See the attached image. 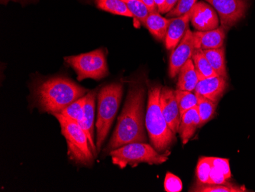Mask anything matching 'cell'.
<instances>
[{
    "label": "cell",
    "instance_id": "cell-1",
    "mask_svg": "<svg viewBox=\"0 0 255 192\" xmlns=\"http://www.w3.org/2000/svg\"><path fill=\"white\" fill-rule=\"evenodd\" d=\"M146 87L141 81L131 83L117 125L106 147V153L131 143H147L144 104Z\"/></svg>",
    "mask_w": 255,
    "mask_h": 192
},
{
    "label": "cell",
    "instance_id": "cell-2",
    "mask_svg": "<svg viewBox=\"0 0 255 192\" xmlns=\"http://www.w3.org/2000/svg\"><path fill=\"white\" fill-rule=\"evenodd\" d=\"M87 89L64 76L41 80L34 87V100L41 112L52 115L87 94Z\"/></svg>",
    "mask_w": 255,
    "mask_h": 192
},
{
    "label": "cell",
    "instance_id": "cell-3",
    "mask_svg": "<svg viewBox=\"0 0 255 192\" xmlns=\"http://www.w3.org/2000/svg\"><path fill=\"white\" fill-rule=\"evenodd\" d=\"M162 87L159 84H149L146 107L145 127L150 143L159 153H169L177 142L173 133L162 114L160 96Z\"/></svg>",
    "mask_w": 255,
    "mask_h": 192
},
{
    "label": "cell",
    "instance_id": "cell-4",
    "mask_svg": "<svg viewBox=\"0 0 255 192\" xmlns=\"http://www.w3.org/2000/svg\"><path fill=\"white\" fill-rule=\"evenodd\" d=\"M123 85L121 83H113L103 87L97 94V118L96 123L97 137L96 146L100 152L107 138L115 117L121 104Z\"/></svg>",
    "mask_w": 255,
    "mask_h": 192
},
{
    "label": "cell",
    "instance_id": "cell-5",
    "mask_svg": "<svg viewBox=\"0 0 255 192\" xmlns=\"http://www.w3.org/2000/svg\"><path fill=\"white\" fill-rule=\"evenodd\" d=\"M61 126V133L67 145V155L70 160L76 165L91 166L94 163V153L85 132L78 123L61 115L54 114Z\"/></svg>",
    "mask_w": 255,
    "mask_h": 192
},
{
    "label": "cell",
    "instance_id": "cell-6",
    "mask_svg": "<svg viewBox=\"0 0 255 192\" xmlns=\"http://www.w3.org/2000/svg\"><path fill=\"white\" fill-rule=\"evenodd\" d=\"M113 163L120 169L127 166L136 167L141 163L160 165L168 160L169 153H159L147 143H131L112 150L109 153Z\"/></svg>",
    "mask_w": 255,
    "mask_h": 192
},
{
    "label": "cell",
    "instance_id": "cell-7",
    "mask_svg": "<svg viewBox=\"0 0 255 192\" xmlns=\"http://www.w3.org/2000/svg\"><path fill=\"white\" fill-rule=\"evenodd\" d=\"M64 61L76 71L79 81L87 78L100 81L109 75L107 58L103 49L68 56Z\"/></svg>",
    "mask_w": 255,
    "mask_h": 192
},
{
    "label": "cell",
    "instance_id": "cell-8",
    "mask_svg": "<svg viewBox=\"0 0 255 192\" xmlns=\"http://www.w3.org/2000/svg\"><path fill=\"white\" fill-rule=\"evenodd\" d=\"M219 15L221 25L230 28L246 16L247 0H206Z\"/></svg>",
    "mask_w": 255,
    "mask_h": 192
},
{
    "label": "cell",
    "instance_id": "cell-9",
    "mask_svg": "<svg viewBox=\"0 0 255 192\" xmlns=\"http://www.w3.org/2000/svg\"><path fill=\"white\" fill-rule=\"evenodd\" d=\"M194 50L193 32L189 28L181 41L172 51L170 54L169 75L171 78L175 77L179 74L180 68L184 65L185 63L191 59Z\"/></svg>",
    "mask_w": 255,
    "mask_h": 192
},
{
    "label": "cell",
    "instance_id": "cell-10",
    "mask_svg": "<svg viewBox=\"0 0 255 192\" xmlns=\"http://www.w3.org/2000/svg\"><path fill=\"white\" fill-rule=\"evenodd\" d=\"M190 21L197 31H205L217 28L220 20L211 5L197 2L192 8Z\"/></svg>",
    "mask_w": 255,
    "mask_h": 192
},
{
    "label": "cell",
    "instance_id": "cell-11",
    "mask_svg": "<svg viewBox=\"0 0 255 192\" xmlns=\"http://www.w3.org/2000/svg\"><path fill=\"white\" fill-rule=\"evenodd\" d=\"M162 114L173 133H177L180 124V113L176 98L175 90L167 87H162L160 96Z\"/></svg>",
    "mask_w": 255,
    "mask_h": 192
},
{
    "label": "cell",
    "instance_id": "cell-12",
    "mask_svg": "<svg viewBox=\"0 0 255 192\" xmlns=\"http://www.w3.org/2000/svg\"><path fill=\"white\" fill-rule=\"evenodd\" d=\"M227 87L226 78L221 76H214L200 80L195 88L194 93L197 96L219 104Z\"/></svg>",
    "mask_w": 255,
    "mask_h": 192
},
{
    "label": "cell",
    "instance_id": "cell-13",
    "mask_svg": "<svg viewBox=\"0 0 255 192\" xmlns=\"http://www.w3.org/2000/svg\"><path fill=\"white\" fill-rule=\"evenodd\" d=\"M229 29L221 25L210 31H195L193 32L195 48L209 50L221 48L224 44L226 31Z\"/></svg>",
    "mask_w": 255,
    "mask_h": 192
},
{
    "label": "cell",
    "instance_id": "cell-14",
    "mask_svg": "<svg viewBox=\"0 0 255 192\" xmlns=\"http://www.w3.org/2000/svg\"><path fill=\"white\" fill-rule=\"evenodd\" d=\"M190 15L191 11L185 15L170 18V22L164 38L165 47L167 50L173 51L181 41L189 28Z\"/></svg>",
    "mask_w": 255,
    "mask_h": 192
},
{
    "label": "cell",
    "instance_id": "cell-15",
    "mask_svg": "<svg viewBox=\"0 0 255 192\" xmlns=\"http://www.w3.org/2000/svg\"><path fill=\"white\" fill-rule=\"evenodd\" d=\"M96 91H90L87 94V101L84 107V120L79 125L84 130L88 137L92 151L97 156V149L94 139V120H95Z\"/></svg>",
    "mask_w": 255,
    "mask_h": 192
},
{
    "label": "cell",
    "instance_id": "cell-16",
    "mask_svg": "<svg viewBox=\"0 0 255 192\" xmlns=\"http://www.w3.org/2000/svg\"><path fill=\"white\" fill-rule=\"evenodd\" d=\"M198 127H200V116L197 107H195L187 110L180 117L178 133L183 145L188 143Z\"/></svg>",
    "mask_w": 255,
    "mask_h": 192
},
{
    "label": "cell",
    "instance_id": "cell-17",
    "mask_svg": "<svg viewBox=\"0 0 255 192\" xmlns=\"http://www.w3.org/2000/svg\"><path fill=\"white\" fill-rule=\"evenodd\" d=\"M177 89L186 91H194L198 84L199 78L195 69L193 60L190 59L180 68L178 74Z\"/></svg>",
    "mask_w": 255,
    "mask_h": 192
},
{
    "label": "cell",
    "instance_id": "cell-18",
    "mask_svg": "<svg viewBox=\"0 0 255 192\" xmlns=\"http://www.w3.org/2000/svg\"><path fill=\"white\" fill-rule=\"evenodd\" d=\"M170 22V18H164L159 12H151L144 23V26L154 38L158 41H163L165 38L167 28Z\"/></svg>",
    "mask_w": 255,
    "mask_h": 192
},
{
    "label": "cell",
    "instance_id": "cell-19",
    "mask_svg": "<svg viewBox=\"0 0 255 192\" xmlns=\"http://www.w3.org/2000/svg\"><path fill=\"white\" fill-rule=\"evenodd\" d=\"M192 60L194 64L196 74L198 76L199 81L218 75L206 58L203 50L195 48L192 55Z\"/></svg>",
    "mask_w": 255,
    "mask_h": 192
},
{
    "label": "cell",
    "instance_id": "cell-20",
    "mask_svg": "<svg viewBox=\"0 0 255 192\" xmlns=\"http://www.w3.org/2000/svg\"><path fill=\"white\" fill-rule=\"evenodd\" d=\"M203 51L216 74L227 79L224 46L214 49L203 50Z\"/></svg>",
    "mask_w": 255,
    "mask_h": 192
},
{
    "label": "cell",
    "instance_id": "cell-21",
    "mask_svg": "<svg viewBox=\"0 0 255 192\" xmlns=\"http://www.w3.org/2000/svg\"><path fill=\"white\" fill-rule=\"evenodd\" d=\"M95 3L99 8L110 13L133 17L132 14L128 8L127 3L122 0H95Z\"/></svg>",
    "mask_w": 255,
    "mask_h": 192
},
{
    "label": "cell",
    "instance_id": "cell-22",
    "mask_svg": "<svg viewBox=\"0 0 255 192\" xmlns=\"http://www.w3.org/2000/svg\"><path fill=\"white\" fill-rule=\"evenodd\" d=\"M190 192H247L245 186H236L232 183H228L226 184H202L197 183Z\"/></svg>",
    "mask_w": 255,
    "mask_h": 192
},
{
    "label": "cell",
    "instance_id": "cell-23",
    "mask_svg": "<svg viewBox=\"0 0 255 192\" xmlns=\"http://www.w3.org/2000/svg\"><path fill=\"white\" fill-rule=\"evenodd\" d=\"M87 101V94L77 99L61 111V114L68 120L80 123L84 120V107Z\"/></svg>",
    "mask_w": 255,
    "mask_h": 192
},
{
    "label": "cell",
    "instance_id": "cell-24",
    "mask_svg": "<svg viewBox=\"0 0 255 192\" xmlns=\"http://www.w3.org/2000/svg\"><path fill=\"white\" fill-rule=\"evenodd\" d=\"M176 98L180 109V117L184 113L193 107H196L198 104V97L195 93L186 90H175Z\"/></svg>",
    "mask_w": 255,
    "mask_h": 192
},
{
    "label": "cell",
    "instance_id": "cell-25",
    "mask_svg": "<svg viewBox=\"0 0 255 192\" xmlns=\"http://www.w3.org/2000/svg\"><path fill=\"white\" fill-rule=\"evenodd\" d=\"M128 8L132 14L135 25H144L150 12L147 5L141 0H131L127 2Z\"/></svg>",
    "mask_w": 255,
    "mask_h": 192
},
{
    "label": "cell",
    "instance_id": "cell-26",
    "mask_svg": "<svg viewBox=\"0 0 255 192\" xmlns=\"http://www.w3.org/2000/svg\"><path fill=\"white\" fill-rule=\"evenodd\" d=\"M198 97V104H197V110L200 119V127L208 123L214 117L216 113L217 103L213 102L211 100L204 98V97Z\"/></svg>",
    "mask_w": 255,
    "mask_h": 192
},
{
    "label": "cell",
    "instance_id": "cell-27",
    "mask_svg": "<svg viewBox=\"0 0 255 192\" xmlns=\"http://www.w3.org/2000/svg\"><path fill=\"white\" fill-rule=\"evenodd\" d=\"M212 165L209 157H201L196 166V178L197 183L206 184L210 179Z\"/></svg>",
    "mask_w": 255,
    "mask_h": 192
},
{
    "label": "cell",
    "instance_id": "cell-28",
    "mask_svg": "<svg viewBox=\"0 0 255 192\" xmlns=\"http://www.w3.org/2000/svg\"><path fill=\"white\" fill-rule=\"evenodd\" d=\"M197 0H179L174 8L167 13V17H178L191 11Z\"/></svg>",
    "mask_w": 255,
    "mask_h": 192
},
{
    "label": "cell",
    "instance_id": "cell-29",
    "mask_svg": "<svg viewBox=\"0 0 255 192\" xmlns=\"http://www.w3.org/2000/svg\"><path fill=\"white\" fill-rule=\"evenodd\" d=\"M212 167L216 168L221 172L226 179L229 180L232 178V172H231L229 160L224 158L209 157Z\"/></svg>",
    "mask_w": 255,
    "mask_h": 192
},
{
    "label": "cell",
    "instance_id": "cell-30",
    "mask_svg": "<svg viewBox=\"0 0 255 192\" xmlns=\"http://www.w3.org/2000/svg\"><path fill=\"white\" fill-rule=\"evenodd\" d=\"M164 190L167 192H180L183 190V183L180 178L167 173L164 179Z\"/></svg>",
    "mask_w": 255,
    "mask_h": 192
},
{
    "label": "cell",
    "instance_id": "cell-31",
    "mask_svg": "<svg viewBox=\"0 0 255 192\" xmlns=\"http://www.w3.org/2000/svg\"><path fill=\"white\" fill-rule=\"evenodd\" d=\"M229 183L226 176L216 168L212 167L207 184L223 185Z\"/></svg>",
    "mask_w": 255,
    "mask_h": 192
},
{
    "label": "cell",
    "instance_id": "cell-32",
    "mask_svg": "<svg viewBox=\"0 0 255 192\" xmlns=\"http://www.w3.org/2000/svg\"><path fill=\"white\" fill-rule=\"evenodd\" d=\"M178 1L179 0H165V3H164L161 13H168L177 5Z\"/></svg>",
    "mask_w": 255,
    "mask_h": 192
},
{
    "label": "cell",
    "instance_id": "cell-33",
    "mask_svg": "<svg viewBox=\"0 0 255 192\" xmlns=\"http://www.w3.org/2000/svg\"><path fill=\"white\" fill-rule=\"evenodd\" d=\"M141 1L147 5V8L150 10V13L151 12H158L154 0H141Z\"/></svg>",
    "mask_w": 255,
    "mask_h": 192
},
{
    "label": "cell",
    "instance_id": "cell-34",
    "mask_svg": "<svg viewBox=\"0 0 255 192\" xmlns=\"http://www.w3.org/2000/svg\"><path fill=\"white\" fill-rule=\"evenodd\" d=\"M154 2H155L156 5H157L159 13H161L162 10L164 8V3H165V0H154Z\"/></svg>",
    "mask_w": 255,
    "mask_h": 192
},
{
    "label": "cell",
    "instance_id": "cell-35",
    "mask_svg": "<svg viewBox=\"0 0 255 192\" xmlns=\"http://www.w3.org/2000/svg\"><path fill=\"white\" fill-rule=\"evenodd\" d=\"M122 1H123V2H126V3H127L128 2H129V1H131V0H122Z\"/></svg>",
    "mask_w": 255,
    "mask_h": 192
}]
</instances>
